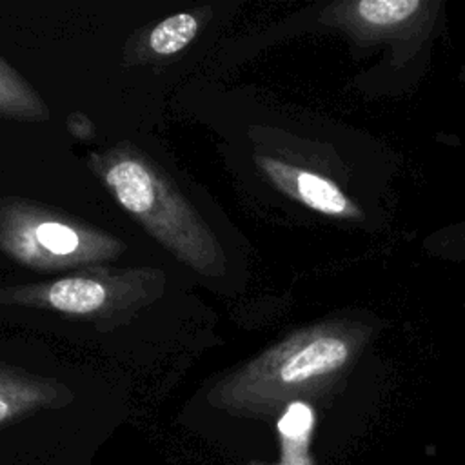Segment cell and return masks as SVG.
<instances>
[{
  "instance_id": "2",
  "label": "cell",
  "mask_w": 465,
  "mask_h": 465,
  "mask_svg": "<svg viewBox=\"0 0 465 465\" xmlns=\"http://www.w3.org/2000/svg\"><path fill=\"white\" fill-rule=\"evenodd\" d=\"M354 341L332 325L309 327L272 345L231 374L218 394L236 407L269 409L331 381L351 360Z\"/></svg>"
},
{
  "instance_id": "4",
  "label": "cell",
  "mask_w": 465,
  "mask_h": 465,
  "mask_svg": "<svg viewBox=\"0 0 465 465\" xmlns=\"http://www.w3.org/2000/svg\"><path fill=\"white\" fill-rule=\"evenodd\" d=\"M165 274L156 269L74 274L54 282L0 289V303L51 309L69 316L116 320L162 294Z\"/></svg>"
},
{
  "instance_id": "1",
  "label": "cell",
  "mask_w": 465,
  "mask_h": 465,
  "mask_svg": "<svg viewBox=\"0 0 465 465\" xmlns=\"http://www.w3.org/2000/svg\"><path fill=\"white\" fill-rule=\"evenodd\" d=\"M89 163L120 207L173 256L202 276H223L227 260L214 232L151 160L118 145Z\"/></svg>"
},
{
  "instance_id": "8",
  "label": "cell",
  "mask_w": 465,
  "mask_h": 465,
  "mask_svg": "<svg viewBox=\"0 0 465 465\" xmlns=\"http://www.w3.org/2000/svg\"><path fill=\"white\" fill-rule=\"evenodd\" d=\"M200 20L193 13H174L149 33L147 45L158 56H171L185 49L198 35Z\"/></svg>"
},
{
  "instance_id": "3",
  "label": "cell",
  "mask_w": 465,
  "mask_h": 465,
  "mask_svg": "<svg viewBox=\"0 0 465 465\" xmlns=\"http://www.w3.org/2000/svg\"><path fill=\"white\" fill-rule=\"evenodd\" d=\"M0 251L35 271L102 263L125 251L116 236L20 198H0Z\"/></svg>"
},
{
  "instance_id": "9",
  "label": "cell",
  "mask_w": 465,
  "mask_h": 465,
  "mask_svg": "<svg viewBox=\"0 0 465 465\" xmlns=\"http://www.w3.org/2000/svg\"><path fill=\"white\" fill-rule=\"evenodd\" d=\"M421 7L418 0H361L354 5L358 20L371 27H391L407 22Z\"/></svg>"
},
{
  "instance_id": "6",
  "label": "cell",
  "mask_w": 465,
  "mask_h": 465,
  "mask_svg": "<svg viewBox=\"0 0 465 465\" xmlns=\"http://www.w3.org/2000/svg\"><path fill=\"white\" fill-rule=\"evenodd\" d=\"M0 116L24 122H44L49 118L42 96L27 80L0 56Z\"/></svg>"
},
{
  "instance_id": "7",
  "label": "cell",
  "mask_w": 465,
  "mask_h": 465,
  "mask_svg": "<svg viewBox=\"0 0 465 465\" xmlns=\"http://www.w3.org/2000/svg\"><path fill=\"white\" fill-rule=\"evenodd\" d=\"M51 383L0 365V423L53 398Z\"/></svg>"
},
{
  "instance_id": "5",
  "label": "cell",
  "mask_w": 465,
  "mask_h": 465,
  "mask_svg": "<svg viewBox=\"0 0 465 465\" xmlns=\"http://www.w3.org/2000/svg\"><path fill=\"white\" fill-rule=\"evenodd\" d=\"M260 171L287 196L322 214L356 218L360 211L329 178L271 156H254Z\"/></svg>"
}]
</instances>
